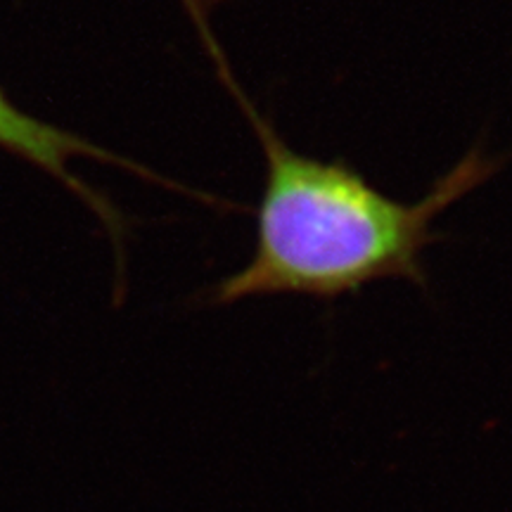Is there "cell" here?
Wrapping results in <instances>:
<instances>
[{"mask_svg":"<svg viewBox=\"0 0 512 512\" xmlns=\"http://www.w3.org/2000/svg\"><path fill=\"white\" fill-rule=\"evenodd\" d=\"M181 3H183V8L188 10L192 24H195L197 31H200L204 48H211V50H207L211 62L216 64V69L226 67V57H223L219 43H216V38H214V34H211V27H209L211 10H214V5L219 3V0H181Z\"/></svg>","mask_w":512,"mask_h":512,"instance_id":"3957f363","label":"cell"},{"mask_svg":"<svg viewBox=\"0 0 512 512\" xmlns=\"http://www.w3.org/2000/svg\"><path fill=\"white\" fill-rule=\"evenodd\" d=\"M0 147L12 152V155L22 157L24 162L38 166L46 174H50L55 181H60L72 195L86 204L95 216L102 221V226L110 230L114 245L119 252V264H121V245H124V219L117 209L112 207L98 190H93L91 185L83 183L79 176L69 169L72 159H91V162H105V164H117L121 169L131 171L145 181L162 183L164 188H178L174 181H166V178L152 174L150 169L140 166L131 159L114 155V152L98 147L91 140L76 136L72 131H64V128L48 124V121L31 117L24 110L12 102L5 91H0ZM183 190V188H178Z\"/></svg>","mask_w":512,"mask_h":512,"instance_id":"7a4b0ae2","label":"cell"},{"mask_svg":"<svg viewBox=\"0 0 512 512\" xmlns=\"http://www.w3.org/2000/svg\"><path fill=\"white\" fill-rule=\"evenodd\" d=\"M238 102L264 150L266 178L252 259L211 290L214 306L273 294L332 302L387 278L427 287L422 254L441 240L434 223L508 162L475 145L422 200L401 202L347 159L294 152L252 102Z\"/></svg>","mask_w":512,"mask_h":512,"instance_id":"6da1fadb","label":"cell"}]
</instances>
